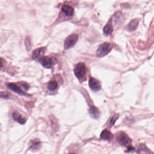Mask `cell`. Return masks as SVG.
Masks as SVG:
<instances>
[{
	"label": "cell",
	"mask_w": 154,
	"mask_h": 154,
	"mask_svg": "<svg viewBox=\"0 0 154 154\" xmlns=\"http://www.w3.org/2000/svg\"><path fill=\"white\" fill-rule=\"evenodd\" d=\"M58 83L55 81H51L48 83V88L51 91L55 90L58 88Z\"/></svg>",
	"instance_id": "9a60e30c"
},
{
	"label": "cell",
	"mask_w": 154,
	"mask_h": 154,
	"mask_svg": "<svg viewBox=\"0 0 154 154\" xmlns=\"http://www.w3.org/2000/svg\"><path fill=\"white\" fill-rule=\"evenodd\" d=\"M2 67H3V61L2 59L0 58V70L1 69Z\"/></svg>",
	"instance_id": "44dd1931"
},
{
	"label": "cell",
	"mask_w": 154,
	"mask_h": 154,
	"mask_svg": "<svg viewBox=\"0 0 154 154\" xmlns=\"http://www.w3.org/2000/svg\"><path fill=\"white\" fill-rule=\"evenodd\" d=\"M19 84H20L19 85H20V86L22 87V88L23 89H25L26 91L28 90L29 89V85L27 84V83H24V82H20V83H18Z\"/></svg>",
	"instance_id": "ffe728a7"
},
{
	"label": "cell",
	"mask_w": 154,
	"mask_h": 154,
	"mask_svg": "<svg viewBox=\"0 0 154 154\" xmlns=\"http://www.w3.org/2000/svg\"><path fill=\"white\" fill-rule=\"evenodd\" d=\"M40 145H41V142L40 141L37 139H35L31 141L30 147L33 150H37L38 149L40 148Z\"/></svg>",
	"instance_id": "5bb4252c"
},
{
	"label": "cell",
	"mask_w": 154,
	"mask_h": 154,
	"mask_svg": "<svg viewBox=\"0 0 154 154\" xmlns=\"http://www.w3.org/2000/svg\"><path fill=\"white\" fill-rule=\"evenodd\" d=\"M138 153L140 154H150V152L144 145H141L138 148Z\"/></svg>",
	"instance_id": "2e32d148"
},
{
	"label": "cell",
	"mask_w": 154,
	"mask_h": 154,
	"mask_svg": "<svg viewBox=\"0 0 154 154\" xmlns=\"http://www.w3.org/2000/svg\"><path fill=\"white\" fill-rule=\"evenodd\" d=\"M46 49L45 47H40L35 50L32 53V58L34 60H39L41 59L45 53Z\"/></svg>",
	"instance_id": "52a82bcc"
},
{
	"label": "cell",
	"mask_w": 154,
	"mask_h": 154,
	"mask_svg": "<svg viewBox=\"0 0 154 154\" xmlns=\"http://www.w3.org/2000/svg\"><path fill=\"white\" fill-rule=\"evenodd\" d=\"M10 96V94L7 91H0V97L7 99Z\"/></svg>",
	"instance_id": "ac0fdd59"
},
{
	"label": "cell",
	"mask_w": 154,
	"mask_h": 154,
	"mask_svg": "<svg viewBox=\"0 0 154 154\" xmlns=\"http://www.w3.org/2000/svg\"><path fill=\"white\" fill-rule=\"evenodd\" d=\"M89 86L91 89L95 91H98L101 89V86L99 80L91 78L89 82Z\"/></svg>",
	"instance_id": "8992f818"
},
{
	"label": "cell",
	"mask_w": 154,
	"mask_h": 154,
	"mask_svg": "<svg viewBox=\"0 0 154 154\" xmlns=\"http://www.w3.org/2000/svg\"><path fill=\"white\" fill-rule=\"evenodd\" d=\"M39 61L42 65L46 68H52L57 62L55 58H51L48 56H43L39 60Z\"/></svg>",
	"instance_id": "7a4b0ae2"
},
{
	"label": "cell",
	"mask_w": 154,
	"mask_h": 154,
	"mask_svg": "<svg viewBox=\"0 0 154 154\" xmlns=\"http://www.w3.org/2000/svg\"><path fill=\"white\" fill-rule=\"evenodd\" d=\"M90 113L91 117H93L94 119H98L100 116V111L97 108L95 107H92L90 108V109L89 110Z\"/></svg>",
	"instance_id": "7c38bea8"
},
{
	"label": "cell",
	"mask_w": 154,
	"mask_h": 154,
	"mask_svg": "<svg viewBox=\"0 0 154 154\" xmlns=\"http://www.w3.org/2000/svg\"><path fill=\"white\" fill-rule=\"evenodd\" d=\"M7 87L11 90L15 92V93L20 95L27 96V94L24 92L20 87L17 84L14 83H9L7 84Z\"/></svg>",
	"instance_id": "ba28073f"
},
{
	"label": "cell",
	"mask_w": 154,
	"mask_h": 154,
	"mask_svg": "<svg viewBox=\"0 0 154 154\" xmlns=\"http://www.w3.org/2000/svg\"><path fill=\"white\" fill-rule=\"evenodd\" d=\"M87 68L84 63H80L77 65L75 68V74L79 79L83 78L87 72Z\"/></svg>",
	"instance_id": "3957f363"
},
{
	"label": "cell",
	"mask_w": 154,
	"mask_h": 154,
	"mask_svg": "<svg viewBox=\"0 0 154 154\" xmlns=\"http://www.w3.org/2000/svg\"><path fill=\"white\" fill-rule=\"evenodd\" d=\"M13 118L15 121L21 124H24L26 122V119L23 117L18 112L15 111L13 113Z\"/></svg>",
	"instance_id": "9c48e42d"
},
{
	"label": "cell",
	"mask_w": 154,
	"mask_h": 154,
	"mask_svg": "<svg viewBox=\"0 0 154 154\" xmlns=\"http://www.w3.org/2000/svg\"><path fill=\"white\" fill-rule=\"evenodd\" d=\"M78 38V35L77 34H72L68 36L64 42L65 49H68L73 47L77 42Z\"/></svg>",
	"instance_id": "277c9868"
},
{
	"label": "cell",
	"mask_w": 154,
	"mask_h": 154,
	"mask_svg": "<svg viewBox=\"0 0 154 154\" xmlns=\"http://www.w3.org/2000/svg\"><path fill=\"white\" fill-rule=\"evenodd\" d=\"M62 11L66 15L71 16L74 14V9L71 6L65 5L62 6Z\"/></svg>",
	"instance_id": "8fae6325"
},
{
	"label": "cell",
	"mask_w": 154,
	"mask_h": 154,
	"mask_svg": "<svg viewBox=\"0 0 154 154\" xmlns=\"http://www.w3.org/2000/svg\"><path fill=\"white\" fill-rule=\"evenodd\" d=\"M76 154V153H70V154Z\"/></svg>",
	"instance_id": "7402d4cb"
},
{
	"label": "cell",
	"mask_w": 154,
	"mask_h": 154,
	"mask_svg": "<svg viewBox=\"0 0 154 154\" xmlns=\"http://www.w3.org/2000/svg\"><path fill=\"white\" fill-rule=\"evenodd\" d=\"M139 24V21L137 19H133L130 24H128V31H133L135 30L137 28L138 25Z\"/></svg>",
	"instance_id": "4fadbf2b"
},
{
	"label": "cell",
	"mask_w": 154,
	"mask_h": 154,
	"mask_svg": "<svg viewBox=\"0 0 154 154\" xmlns=\"http://www.w3.org/2000/svg\"><path fill=\"white\" fill-rule=\"evenodd\" d=\"M117 138L119 143L122 146L129 148L131 144V139L125 133L121 132L120 133Z\"/></svg>",
	"instance_id": "5b68a950"
},
{
	"label": "cell",
	"mask_w": 154,
	"mask_h": 154,
	"mask_svg": "<svg viewBox=\"0 0 154 154\" xmlns=\"http://www.w3.org/2000/svg\"><path fill=\"white\" fill-rule=\"evenodd\" d=\"M119 114H115L114 116V117L111 119V120H110V125H113L114 124L115 122H116V120H117V119L119 118Z\"/></svg>",
	"instance_id": "d6986e66"
},
{
	"label": "cell",
	"mask_w": 154,
	"mask_h": 154,
	"mask_svg": "<svg viewBox=\"0 0 154 154\" xmlns=\"http://www.w3.org/2000/svg\"><path fill=\"white\" fill-rule=\"evenodd\" d=\"M113 32V28L112 25L108 24L105 26L103 28V32H104V34L107 35H109L112 34Z\"/></svg>",
	"instance_id": "e0dca14e"
},
{
	"label": "cell",
	"mask_w": 154,
	"mask_h": 154,
	"mask_svg": "<svg viewBox=\"0 0 154 154\" xmlns=\"http://www.w3.org/2000/svg\"><path fill=\"white\" fill-rule=\"evenodd\" d=\"M112 50V46L108 43L105 42L99 46L96 50V55L98 57H102L108 54Z\"/></svg>",
	"instance_id": "6da1fadb"
},
{
	"label": "cell",
	"mask_w": 154,
	"mask_h": 154,
	"mask_svg": "<svg viewBox=\"0 0 154 154\" xmlns=\"http://www.w3.org/2000/svg\"><path fill=\"white\" fill-rule=\"evenodd\" d=\"M100 137L103 140L110 141L113 139V135L109 131L105 130L101 133Z\"/></svg>",
	"instance_id": "30bf717a"
}]
</instances>
